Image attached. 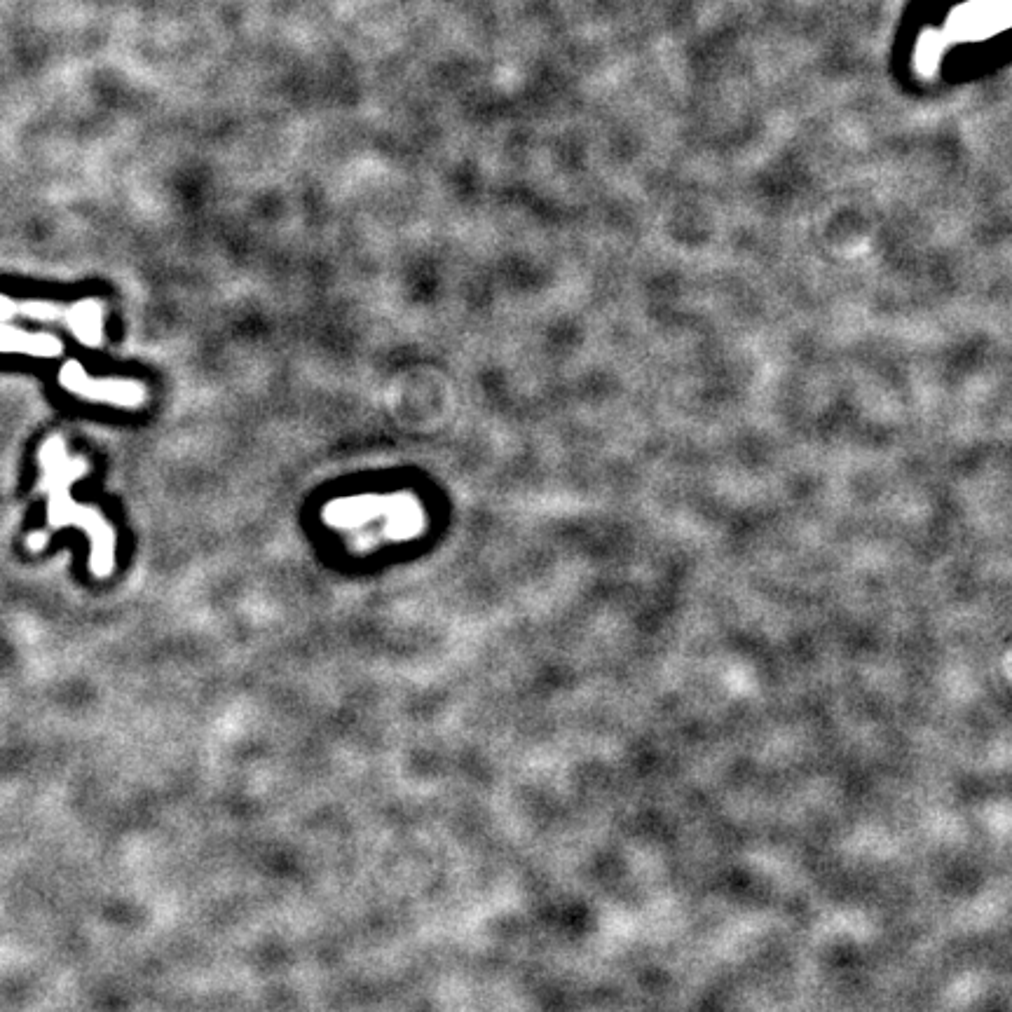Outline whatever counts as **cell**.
Returning <instances> with one entry per match:
<instances>
[{
	"mask_svg": "<svg viewBox=\"0 0 1012 1012\" xmlns=\"http://www.w3.org/2000/svg\"><path fill=\"white\" fill-rule=\"evenodd\" d=\"M40 462H43L45 469L43 490H47V495H50L47 521H50L54 530L66 528V525H78V528L87 530V535L92 539V572L99 574V577L111 574L115 567V532L108 528V523L99 516V511L73 504L71 495H68V485L85 474L87 462L80 460V457L71 460L61 436H52V439L45 441V446L40 448Z\"/></svg>",
	"mask_w": 1012,
	"mask_h": 1012,
	"instance_id": "1",
	"label": "cell"
},
{
	"mask_svg": "<svg viewBox=\"0 0 1012 1012\" xmlns=\"http://www.w3.org/2000/svg\"><path fill=\"white\" fill-rule=\"evenodd\" d=\"M59 382L68 392L82 396V399L118 403V406H136L143 401V387L136 382L125 380H92L78 361H68L61 368Z\"/></svg>",
	"mask_w": 1012,
	"mask_h": 1012,
	"instance_id": "2",
	"label": "cell"
},
{
	"mask_svg": "<svg viewBox=\"0 0 1012 1012\" xmlns=\"http://www.w3.org/2000/svg\"><path fill=\"white\" fill-rule=\"evenodd\" d=\"M61 350H64V345L54 335L29 333L22 331V328L5 324V321L0 324V352H22L31 354V357L52 359L59 357Z\"/></svg>",
	"mask_w": 1012,
	"mask_h": 1012,
	"instance_id": "3",
	"label": "cell"
},
{
	"mask_svg": "<svg viewBox=\"0 0 1012 1012\" xmlns=\"http://www.w3.org/2000/svg\"><path fill=\"white\" fill-rule=\"evenodd\" d=\"M64 321L68 328L78 335L80 343L99 345L101 343V307L94 300H82V303L66 307Z\"/></svg>",
	"mask_w": 1012,
	"mask_h": 1012,
	"instance_id": "4",
	"label": "cell"
},
{
	"mask_svg": "<svg viewBox=\"0 0 1012 1012\" xmlns=\"http://www.w3.org/2000/svg\"><path fill=\"white\" fill-rule=\"evenodd\" d=\"M15 314H24L36 321H57L59 317H66V307L45 303V300H26V303H15Z\"/></svg>",
	"mask_w": 1012,
	"mask_h": 1012,
	"instance_id": "5",
	"label": "cell"
},
{
	"mask_svg": "<svg viewBox=\"0 0 1012 1012\" xmlns=\"http://www.w3.org/2000/svg\"><path fill=\"white\" fill-rule=\"evenodd\" d=\"M15 317V300L8 296H0V324Z\"/></svg>",
	"mask_w": 1012,
	"mask_h": 1012,
	"instance_id": "6",
	"label": "cell"
},
{
	"mask_svg": "<svg viewBox=\"0 0 1012 1012\" xmlns=\"http://www.w3.org/2000/svg\"><path fill=\"white\" fill-rule=\"evenodd\" d=\"M47 542V535H43V532H38V535H29L26 537V546H29L31 551H40Z\"/></svg>",
	"mask_w": 1012,
	"mask_h": 1012,
	"instance_id": "7",
	"label": "cell"
}]
</instances>
